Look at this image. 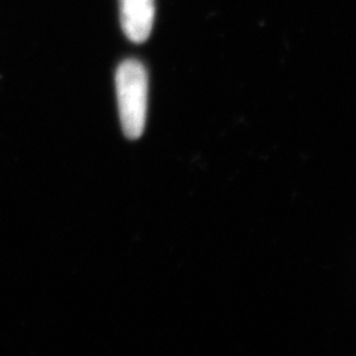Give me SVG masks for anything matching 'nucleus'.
Masks as SVG:
<instances>
[{"label":"nucleus","mask_w":356,"mask_h":356,"mask_svg":"<svg viewBox=\"0 0 356 356\" xmlns=\"http://www.w3.org/2000/svg\"><path fill=\"white\" fill-rule=\"evenodd\" d=\"M120 123L126 138L139 139L147 120L148 73L138 60H126L119 65L115 76Z\"/></svg>","instance_id":"nucleus-1"},{"label":"nucleus","mask_w":356,"mask_h":356,"mask_svg":"<svg viewBox=\"0 0 356 356\" xmlns=\"http://www.w3.org/2000/svg\"><path fill=\"white\" fill-rule=\"evenodd\" d=\"M154 22V0H120V23L124 35L135 44L151 36Z\"/></svg>","instance_id":"nucleus-2"}]
</instances>
